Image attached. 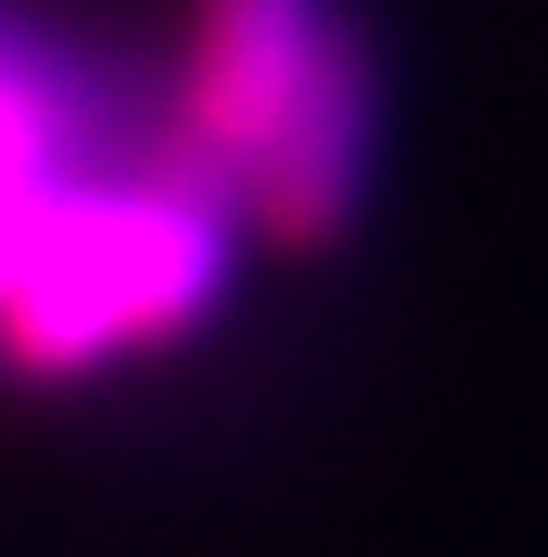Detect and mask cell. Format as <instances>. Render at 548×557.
<instances>
[{
  "instance_id": "1",
  "label": "cell",
  "mask_w": 548,
  "mask_h": 557,
  "mask_svg": "<svg viewBox=\"0 0 548 557\" xmlns=\"http://www.w3.org/2000/svg\"><path fill=\"white\" fill-rule=\"evenodd\" d=\"M229 238L189 189H66L34 230L17 287L0 296V345L34 377H83L155 352L213 312Z\"/></svg>"
},
{
  "instance_id": "2",
  "label": "cell",
  "mask_w": 548,
  "mask_h": 557,
  "mask_svg": "<svg viewBox=\"0 0 548 557\" xmlns=\"http://www.w3.org/2000/svg\"><path fill=\"white\" fill-rule=\"evenodd\" d=\"M336 25L327 0H197L189 148L205 173H254Z\"/></svg>"
},
{
  "instance_id": "3",
  "label": "cell",
  "mask_w": 548,
  "mask_h": 557,
  "mask_svg": "<svg viewBox=\"0 0 548 557\" xmlns=\"http://www.w3.org/2000/svg\"><path fill=\"white\" fill-rule=\"evenodd\" d=\"M369 139H377V66H369L352 25H336L311 83L295 90L287 123L271 132V148L246 173L271 238L336 246L352 230L360 189H369Z\"/></svg>"
},
{
  "instance_id": "4",
  "label": "cell",
  "mask_w": 548,
  "mask_h": 557,
  "mask_svg": "<svg viewBox=\"0 0 548 557\" xmlns=\"http://www.w3.org/2000/svg\"><path fill=\"white\" fill-rule=\"evenodd\" d=\"M58 132H50V107L34 99L25 83L0 74V296L17 287L25 255H34V230L41 213L58 206Z\"/></svg>"
}]
</instances>
